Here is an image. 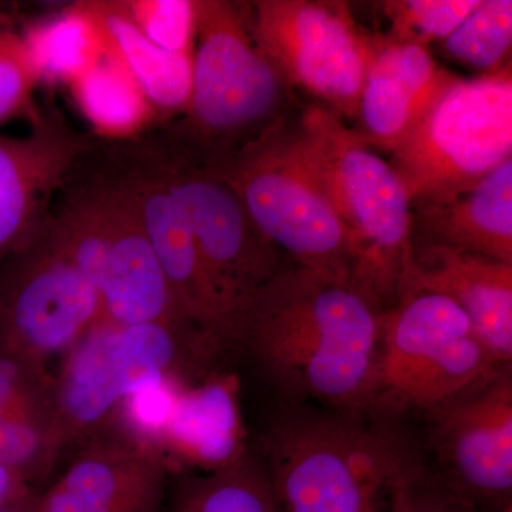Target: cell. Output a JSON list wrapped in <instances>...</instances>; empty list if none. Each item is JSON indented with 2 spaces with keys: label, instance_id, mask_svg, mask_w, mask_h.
Masks as SVG:
<instances>
[{
  "label": "cell",
  "instance_id": "6da1fadb",
  "mask_svg": "<svg viewBox=\"0 0 512 512\" xmlns=\"http://www.w3.org/2000/svg\"><path fill=\"white\" fill-rule=\"evenodd\" d=\"M384 311L352 282L292 264L242 306L228 348L289 404L370 412Z\"/></svg>",
  "mask_w": 512,
  "mask_h": 512
},
{
  "label": "cell",
  "instance_id": "7a4b0ae2",
  "mask_svg": "<svg viewBox=\"0 0 512 512\" xmlns=\"http://www.w3.org/2000/svg\"><path fill=\"white\" fill-rule=\"evenodd\" d=\"M190 104L156 130L220 167L292 110V87L256 45L249 3L197 0Z\"/></svg>",
  "mask_w": 512,
  "mask_h": 512
},
{
  "label": "cell",
  "instance_id": "3957f363",
  "mask_svg": "<svg viewBox=\"0 0 512 512\" xmlns=\"http://www.w3.org/2000/svg\"><path fill=\"white\" fill-rule=\"evenodd\" d=\"M367 413V412H365ZM288 404L265 440L276 512H376L413 453L393 424Z\"/></svg>",
  "mask_w": 512,
  "mask_h": 512
},
{
  "label": "cell",
  "instance_id": "277c9868",
  "mask_svg": "<svg viewBox=\"0 0 512 512\" xmlns=\"http://www.w3.org/2000/svg\"><path fill=\"white\" fill-rule=\"evenodd\" d=\"M295 131L349 239L356 285L392 308L413 251L402 180L355 128L318 103L302 110Z\"/></svg>",
  "mask_w": 512,
  "mask_h": 512
},
{
  "label": "cell",
  "instance_id": "5b68a950",
  "mask_svg": "<svg viewBox=\"0 0 512 512\" xmlns=\"http://www.w3.org/2000/svg\"><path fill=\"white\" fill-rule=\"evenodd\" d=\"M212 168L289 261L356 285L349 239L302 154L291 116Z\"/></svg>",
  "mask_w": 512,
  "mask_h": 512
},
{
  "label": "cell",
  "instance_id": "8992f818",
  "mask_svg": "<svg viewBox=\"0 0 512 512\" xmlns=\"http://www.w3.org/2000/svg\"><path fill=\"white\" fill-rule=\"evenodd\" d=\"M503 365L460 306L441 293L406 291L383 312L370 412H433Z\"/></svg>",
  "mask_w": 512,
  "mask_h": 512
},
{
  "label": "cell",
  "instance_id": "52a82bcc",
  "mask_svg": "<svg viewBox=\"0 0 512 512\" xmlns=\"http://www.w3.org/2000/svg\"><path fill=\"white\" fill-rule=\"evenodd\" d=\"M511 158L510 64L497 73L460 77L389 161L410 207H417L471 190Z\"/></svg>",
  "mask_w": 512,
  "mask_h": 512
},
{
  "label": "cell",
  "instance_id": "ba28073f",
  "mask_svg": "<svg viewBox=\"0 0 512 512\" xmlns=\"http://www.w3.org/2000/svg\"><path fill=\"white\" fill-rule=\"evenodd\" d=\"M190 224L202 269L227 325L262 285L292 265L259 231L231 185L208 165L195 161L153 128L143 136Z\"/></svg>",
  "mask_w": 512,
  "mask_h": 512
},
{
  "label": "cell",
  "instance_id": "9c48e42d",
  "mask_svg": "<svg viewBox=\"0 0 512 512\" xmlns=\"http://www.w3.org/2000/svg\"><path fill=\"white\" fill-rule=\"evenodd\" d=\"M99 320L96 285L64 254L46 218L0 265V353L43 370Z\"/></svg>",
  "mask_w": 512,
  "mask_h": 512
},
{
  "label": "cell",
  "instance_id": "30bf717a",
  "mask_svg": "<svg viewBox=\"0 0 512 512\" xmlns=\"http://www.w3.org/2000/svg\"><path fill=\"white\" fill-rule=\"evenodd\" d=\"M249 18L256 45L292 89L346 123L356 120L372 45L345 3L256 0Z\"/></svg>",
  "mask_w": 512,
  "mask_h": 512
},
{
  "label": "cell",
  "instance_id": "8fae6325",
  "mask_svg": "<svg viewBox=\"0 0 512 512\" xmlns=\"http://www.w3.org/2000/svg\"><path fill=\"white\" fill-rule=\"evenodd\" d=\"M429 416L444 483L478 510L512 504L511 365Z\"/></svg>",
  "mask_w": 512,
  "mask_h": 512
},
{
  "label": "cell",
  "instance_id": "7c38bea8",
  "mask_svg": "<svg viewBox=\"0 0 512 512\" xmlns=\"http://www.w3.org/2000/svg\"><path fill=\"white\" fill-rule=\"evenodd\" d=\"M77 168L96 197L106 234L101 320L117 326L188 323L175 305L136 205L104 160L99 141L79 158Z\"/></svg>",
  "mask_w": 512,
  "mask_h": 512
},
{
  "label": "cell",
  "instance_id": "4fadbf2b",
  "mask_svg": "<svg viewBox=\"0 0 512 512\" xmlns=\"http://www.w3.org/2000/svg\"><path fill=\"white\" fill-rule=\"evenodd\" d=\"M100 151L136 205L151 247L163 266L178 311L218 348H227V325L212 296L190 224L143 137L103 143Z\"/></svg>",
  "mask_w": 512,
  "mask_h": 512
},
{
  "label": "cell",
  "instance_id": "5bb4252c",
  "mask_svg": "<svg viewBox=\"0 0 512 512\" xmlns=\"http://www.w3.org/2000/svg\"><path fill=\"white\" fill-rule=\"evenodd\" d=\"M161 376L168 375L146 326L99 320L66 353L59 382L50 390V426L57 446L97 429L124 397Z\"/></svg>",
  "mask_w": 512,
  "mask_h": 512
},
{
  "label": "cell",
  "instance_id": "9a60e30c",
  "mask_svg": "<svg viewBox=\"0 0 512 512\" xmlns=\"http://www.w3.org/2000/svg\"><path fill=\"white\" fill-rule=\"evenodd\" d=\"M29 119L28 136H0V265L45 222L70 168L97 143L55 106Z\"/></svg>",
  "mask_w": 512,
  "mask_h": 512
},
{
  "label": "cell",
  "instance_id": "2e32d148",
  "mask_svg": "<svg viewBox=\"0 0 512 512\" xmlns=\"http://www.w3.org/2000/svg\"><path fill=\"white\" fill-rule=\"evenodd\" d=\"M365 84L355 128L376 151L392 154L460 77L427 47L370 36Z\"/></svg>",
  "mask_w": 512,
  "mask_h": 512
},
{
  "label": "cell",
  "instance_id": "e0dca14e",
  "mask_svg": "<svg viewBox=\"0 0 512 512\" xmlns=\"http://www.w3.org/2000/svg\"><path fill=\"white\" fill-rule=\"evenodd\" d=\"M412 249L399 295L430 291L447 296L466 313L497 359L511 365L512 264L454 249Z\"/></svg>",
  "mask_w": 512,
  "mask_h": 512
},
{
  "label": "cell",
  "instance_id": "ac0fdd59",
  "mask_svg": "<svg viewBox=\"0 0 512 512\" xmlns=\"http://www.w3.org/2000/svg\"><path fill=\"white\" fill-rule=\"evenodd\" d=\"M161 457L137 446L90 451L37 497L36 512H157Z\"/></svg>",
  "mask_w": 512,
  "mask_h": 512
},
{
  "label": "cell",
  "instance_id": "d6986e66",
  "mask_svg": "<svg viewBox=\"0 0 512 512\" xmlns=\"http://www.w3.org/2000/svg\"><path fill=\"white\" fill-rule=\"evenodd\" d=\"M412 248L439 247L512 264V158L450 200L412 207Z\"/></svg>",
  "mask_w": 512,
  "mask_h": 512
},
{
  "label": "cell",
  "instance_id": "ffe728a7",
  "mask_svg": "<svg viewBox=\"0 0 512 512\" xmlns=\"http://www.w3.org/2000/svg\"><path fill=\"white\" fill-rule=\"evenodd\" d=\"M82 3L103 33L106 52L133 76L160 124L183 116L191 100L194 55L171 53L154 45L128 18L120 0Z\"/></svg>",
  "mask_w": 512,
  "mask_h": 512
},
{
  "label": "cell",
  "instance_id": "44dd1931",
  "mask_svg": "<svg viewBox=\"0 0 512 512\" xmlns=\"http://www.w3.org/2000/svg\"><path fill=\"white\" fill-rule=\"evenodd\" d=\"M241 429L234 390L228 380L184 387L161 450L185 464L225 470L238 463Z\"/></svg>",
  "mask_w": 512,
  "mask_h": 512
},
{
  "label": "cell",
  "instance_id": "7402d4cb",
  "mask_svg": "<svg viewBox=\"0 0 512 512\" xmlns=\"http://www.w3.org/2000/svg\"><path fill=\"white\" fill-rule=\"evenodd\" d=\"M67 87L92 128L90 133L103 143L137 140L160 124L136 80L107 52L96 66Z\"/></svg>",
  "mask_w": 512,
  "mask_h": 512
},
{
  "label": "cell",
  "instance_id": "603a6c76",
  "mask_svg": "<svg viewBox=\"0 0 512 512\" xmlns=\"http://www.w3.org/2000/svg\"><path fill=\"white\" fill-rule=\"evenodd\" d=\"M22 40L40 82L69 86L106 55L103 33L82 0L28 26Z\"/></svg>",
  "mask_w": 512,
  "mask_h": 512
},
{
  "label": "cell",
  "instance_id": "cb8c5ba5",
  "mask_svg": "<svg viewBox=\"0 0 512 512\" xmlns=\"http://www.w3.org/2000/svg\"><path fill=\"white\" fill-rule=\"evenodd\" d=\"M441 43L451 59L484 74L497 73L510 66L511 0H481L480 5Z\"/></svg>",
  "mask_w": 512,
  "mask_h": 512
},
{
  "label": "cell",
  "instance_id": "d4e9b609",
  "mask_svg": "<svg viewBox=\"0 0 512 512\" xmlns=\"http://www.w3.org/2000/svg\"><path fill=\"white\" fill-rule=\"evenodd\" d=\"M180 512H276L266 471L234 464L195 485Z\"/></svg>",
  "mask_w": 512,
  "mask_h": 512
},
{
  "label": "cell",
  "instance_id": "484cf974",
  "mask_svg": "<svg viewBox=\"0 0 512 512\" xmlns=\"http://www.w3.org/2000/svg\"><path fill=\"white\" fill-rule=\"evenodd\" d=\"M481 0H390L382 9L390 22L387 39L427 47L443 42Z\"/></svg>",
  "mask_w": 512,
  "mask_h": 512
},
{
  "label": "cell",
  "instance_id": "4316f807",
  "mask_svg": "<svg viewBox=\"0 0 512 512\" xmlns=\"http://www.w3.org/2000/svg\"><path fill=\"white\" fill-rule=\"evenodd\" d=\"M184 387L180 377L161 376L141 384L121 400L114 414L123 421L128 433L136 437L137 447L160 456L158 451Z\"/></svg>",
  "mask_w": 512,
  "mask_h": 512
},
{
  "label": "cell",
  "instance_id": "83f0119b",
  "mask_svg": "<svg viewBox=\"0 0 512 512\" xmlns=\"http://www.w3.org/2000/svg\"><path fill=\"white\" fill-rule=\"evenodd\" d=\"M148 40L171 53L194 55L197 0H120Z\"/></svg>",
  "mask_w": 512,
  "mask_h": 512
},
{
  "label": "cell",
  "instance_id": "f1b7e54d",
  "mask_svg": "<svg viewBox=\"0 0 512 512\" xmlns=\"http://www.w3.org/2000/svg\"><path fill=\"white\" fill-rule=\"evenodd\" d=\"M392 512H480L429 470L413 451L389 488Z\"/></svg>",
  "mask_w": 512,
  "mask_h": 512
},
{
  "label": "cell",
  "instance_id": "f546056e",
  "mask_svg": "<svg viewBox=\"0 0 512 512\" xmlns=\"http://www.w3.org/2000/svg\"><path fill=\"white\" fill-rule=\"evenodd\" d=\"M56 447L49 420L0 414V464L16 471L29 485L43 476L46 458Z\"/></svg>",
  "mask_w": 512,
  "mask_h": 512
},
{
  "label": "cell",
  "instance_id": "4dcf8cb0",
  "mask_svg": "<svg viewBox=\"0 0 512 512\" xmlns=\"http://www.w3.org/2000/svg\"><path fill=\"white\" fill-rule=\"evenodd\" d=\"M39 83L20 35L15 43L0 50V123L19 114L32 116L36 110L32 96Z\"/></svg>",
  "mask_w": 512,
  "mask_h": 512
},
{
  "label": "cell",
  "instance_id": "1f68e13d",
  "mask_svg": "<svg viewBox=\"0 0 512 512\" xmlns=\"http://www.w3.org/2000/svg\"><path fill=\"white\" fill-rule=\"evenodd\" d=\"M32 494V488L25 478L0 464V511Z\"/></svg>",
  "mask_w": 512,
  "mask_h": 512
},
{
  "label": "cell",
  "instance_id": "d6a6232c",
  "mask_svg": "<svg viewBox=\"0 0 512 512\" xmlns=\"http://www.w3.org/2000/svg\"><path fill=\"white\" fill-rule=\"evenodd\" d=\"M0 512H36V495H29V497L9 505L8 508Z\"/></svg>",
  "mask_w": 512,
  "mask_h": 512
},
{
  "label": "cell",
  "instance_id": "836d02e7",
  "mask_svg": "<svg viewBox=\"0 0 512 512\" xmlns=\"http://www.w3.org/2000/svg\"><path fill=\"white\" fill-rule=\"evenodd\" d=\"M498 512H512V504L507 505V507H504L503 510Z\"/></svg>",
  "mask_w": 512,
  "mask_h": 512
}]
</instances>
